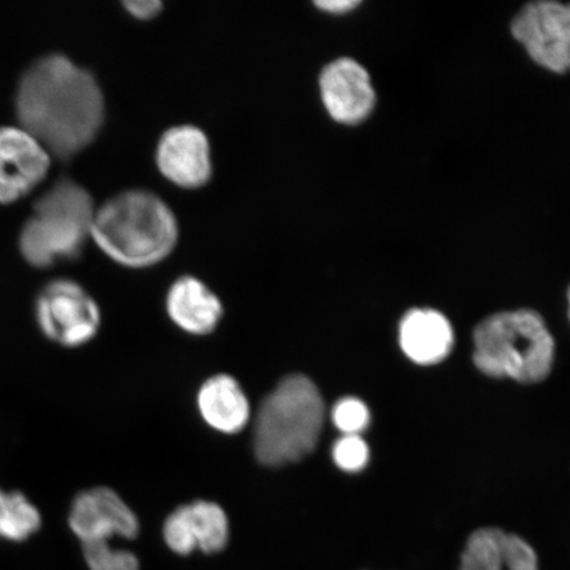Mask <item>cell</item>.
Instances as JSON below:
<instances>
[{
    "mask_svg": "<svg viewBox=\"0 0 570 570\" xmlns=\"http://www.w3.org/2000/svg\"><path fill=\"white\" fill-rule=\"evenodd\" d=\"M16 112L19 126L63 160L96 140L105 124L106 105L97 78L56 53L36 60L21 75Z\"/></svg>",
    "mask_w": 570,
    "mask_h": 570,
    "instance_id": "1",
    "label": "cell"
},
{
    "mask_svg": "<svg viewBox=\"0 0 570 570\" xmlns=\"http://www.w3.org/2000/svg\"><path fill=\"white\" fill-rule=\"evenodd\" d=\"M178 234L175 213L163 198L132 189L97 208L91 239L112 262L140 269L167 259L177 246Z\"/></svg>",
    "mask_w": 570,
    "mask_h": 570,
    "instance_id": "2",
    "label": "cell"
},
{
    "mask_svg": "<svg viewBox=\"0 0 570 570\" xmlns=\"http://www.w3.org/2000/svg\"><path fill=\"white\" fill-rule=\"evenodd\" d=\"M325 423V404L308 376H285L259 405L254 451L262 465L281 468L315 451Z\"/></svg>",
    "mask_w": 570,
    "mask_h": 570,
    "instance_id": "3",
    "label": "cell"
},
{
    "mask_svg": "<svg viewBox=\"0 0 570 570\" xmlns=\"http://www.w3.org/2000/svg\"><path fill=\"white\" fill-rule=\"evenodd\" d=\"M473 340L474 365L484 375L531 384L551 373L554 342L537 312L497 313L475 327Z\"/></svg>",
    "mask_w": 570,
    "mask_h": 570,
    "instance_id": "4",
    "label": "cell"
},
{
    "mask_svg": "<svg viewBox=\"0 0 570 570\" xmlns=\"http://www.w3.org/2000/svg\"><path fill=\"white\" fill-rule=\"evenodd\" d=\"M96 206L82 185L62 178L33 205L19 235V249L28 265L49 268L76 259L91 238Z\"/></svg>",
    "mask_w": 570,
    "mask_h": 570,
    "instance_id": "5",
    "label": "cell"
},
{
    "mask_svg": "<svg viewBox=\"0 0 570 570\" xmlns=\"http://www.w3.org/2000/svg\"><path fill=\"white\" fill-rule=\"evenodd\" d=\"M33 313L42 337L62 348L88 345L101 331L102 313L96 298L75 281L47 283L36 297Z\"/></svg>",
    "mask_w": 570,
    "mask_h": 570,
    "instance_id": "6",
    "label": "cell"
},
{
    "mask_svg": "<svg viewBox=\"0 0 570 570\" xmlns=\"http://www.w3.org/2000/svg\"><path fill=\"white\" fill-rule=\"evenodd\" d=\"M511 35L537 66L556 75L570 71V3L538 0L511 21Z\"/></svg>",
    "mask_w": 570,
    "mask_h": 570,
    "instance_id": "7",
    "label": "cell"
},
{
    "mask_svg": "<svg viewBox=\"0 0 570 570\" xmlns=\"http://www.w3.org/2000/svg\"><path fill=\"white\" fill-rule=\"evenodd\" d=\"M68 524L81 544L111 543L116 538L132 540L139 520L116 490L96 487L82 490L71 501Z\"/></svg>",
    "mask_w": 570,
    "mask_h": 570,
    "instance_id": "8",
    "label": "cell"
},
{
    "mask_svg": "<svg viewBox=\"0 0 570 570\" xmlns=\"http://www.w3.org/2000/svg\"><path fill=\"white\" fill-rule=\"evenodd\" d=\"M321 101L337 124L358 126L372 116L376 92L367 69L351 57L326 63L318 77Z\"/></svg>",
    "mask_w": 570,
    "mask_h": 570,
    "instance_id": "9",
    "label": "cell"
},
{
    "mask_svg": "<svg viewBox=\"0 0 570 570\" xmlns=\"http://www.w3.org/2000/svg\"><path fill=\"white\" fill-rule=\"evenodd\" d=\"M52 155L20 126L0 127V204L31 194L51 168Z\"/></svg>",
    "mask_w": 570,
    "mask_h": 570,
    "instance_id": "10",
    "label": "cell"
},
{
    "mask_svg": "<svg viewBox=\"0 0 570 570\" xmlns=\"http://www.w3.org/2000/svg\"><path fill=\"white\" fill-rule=\"evenodd\" d=\"M155 160L159 173L178 188H203L213 175L209 139L196 126L168 128L156 147Z\"/></svg>",
    "mask_w": 570,
    "mask_h": 570,
    "instance_id": "11",
    "label": "cell"
},
{
    "mask_svg": "<svg viewBox=\"0 0 570 570\" xmlns=\"http://www.w3.org/2000/svg\"><path fill=\"white\" fill-rule=\"evenodd\" d=\"M229 519L219 504L196 501L180 505L163 527V537L169 550L187 556L196 550L217 553L229 541Z\"/></svg>",
    "mask_w": 570,
    "mask_h": 570,
    "instance_id": "12",
    "label": "cell"
},
{
    "mask_svg": "<svg viewBox=\"0 0 570 570\" xmlns=\"http://www.w3.org/2000/svg\"><path fill=\"white\" fill-rule=\"evenodd\" d=\"M459 570H539V560L525 540L489 527L470 534Z\"/></svg>",
    "mask_w": 570,
    "mask_h": 570,
    "instance_id": "13",
    "label": "cell"
},
{
    "mask_svg": "<svg viewBox=\"0 0 570 570\" xmlns=\"http://www.w3.org/2000/svg\"><path fill=\"white\" fill-rule=\"evenodd\" d=\"M166 308L173 323L191 336H208L224 317L219 297L195 276H181L170 285Z\"/></svg>",
    "mask_w": 570,
    "mask_h": 570,
    "instance_id": "14",
    "label": "cell"
},
{
    "mask_svg": "<svg viewBox=\"0 0 570 570\" xmlns=\"http://www.w3.org/2000/svg\"><path fill=\"white\" fill-rule=\"evenodd\" d=\"M402 351L417 365L430 366L444 361L454 345L448 318L434 309H411L399 330Z\"/></svg>",
    "mask_w": 570,
    "mask_h": 570,
    "instance_id": "15",
    "label": "cell"
},
{
    "mask_svg": "<svg viewBox=\"0 0 570 570\" xmlns=\"http://www.w3.org/2000/svg\"><path fill=\"white\" fill-rule=\"evenodd\" d=\"M199 415L212 430L237 434L252 420V405L244 389L235 377L218 374L209 377L197 394Z\"/></svg>",
    "mask_w": 570,
    "mask_h": 570,
    "instance_id": "16",
    "label": "cell"
},
{
    "mask_svg": "<svg viewBox=\"0 0 570 570\" xmlns=\"http://www.w3.org/2000/svg\"><path fill=\"white\" fill-rule=\"evenodd\" d=\"M41 525V511L30 497L0 488V539L20 543L39 532Z\"/></svg>",
    "mask_w": 570,
    "mask_h": 570,
    "instance_id": "17",
    "label": "cell"
},
{
    "mask_svg": "<svg viewBox=\"0 0 570 570\" xmlns=\"http://www.w3.org/2000/svg\"><path fill=\"white\" fill-rule=\"evenodd\" d=\"M82 551L90 570H139L137 556L111 543L83 544Z\"/></svg>",
    "mask_w": 570,
    "mask_h": 570,
    "instance_id": "18",
    "label": "cell"
},
{
    "mask_svg": "<svg viewBox=\"0 0 570 570\" xmlns=\"http://www.w3.org/2000/svg\"><path fill=\"white\" fill-rule=\"evenodd\" d=\"M332 422L342 434H356L366 430L372 420L370 410L360 399L347 396L341 399L332 409Z\"/></svg>",
    "mask_w": 570,
    "mask_h": 570,
    "instance_id": "19",
    "label": "cell"
},
{
    "mask_svg": "<svg viewBox=\"0 0 570 570\" xmlns=\"http://www.w3.org/2000/svg\"><path fill=\"white\" fill-rule=\"evenodd\" d=\"M332 458L337 468L344 472L358 473L367 466L370 449L361 436L342 434L333 445Z\"/></svg>",
    "mask_w": 570,
    "mask_h": 570,
    "instance_id": "20",
    "label": "cell"
},
{
    "mask_svg": "<svg viewBox=\"0 0 570 570\" xmlns=\"http://www.w3.org/2000/svg\"><path fill=\"white\" fill-rule=\"evenodd\" d=\"M124 6L126 11L138 20H153L163 10L160 0H127Z\"/></svg>",
    "mask_w": 570,
    "mask_h": 570,
    "instance_id": "21",
    "label": "cell"
},
{
    "mask_svg": "<svg viewBox=\"0 0 570 570\" xmlns=\"http://www.w3.org/2000/svg\"><path fill=\"white\" fill-rule=\"evenodd\" d=\"M315 6L321 12L330 13V16L334 17H341L358 9L361 2H356V0H324V2H316Z\"/></svg>",
    "mask_w": 570,
    "mask_h": 570,
    "instance_id": "22",
    "label": "cell"
},
{
    "mask_svg": "<svg viewBox=\"0 0 570 570\" xmlns=\"http://www.w3.org/2000/svg\"><path fill=\"white\" fill-rule=\"evenodd\" d=\"M568 303H569V317H570V287H569V291H568Z\"/></svg>",
    "mask_w": 570,
    "mask_h": 570,
    "instance_id": "23",
    "label": "cell"
}]
</instances>
